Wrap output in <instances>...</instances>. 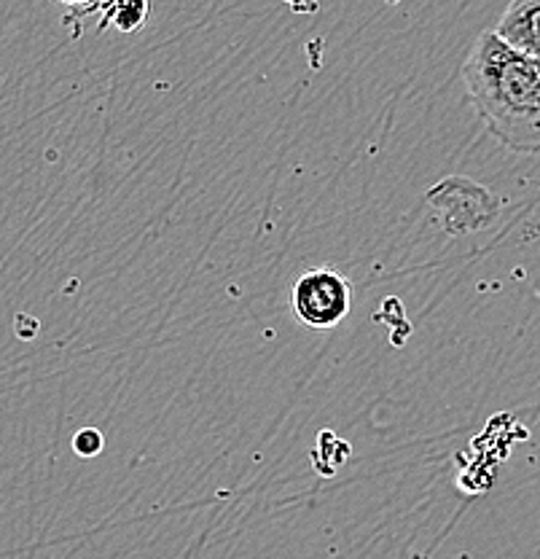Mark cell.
<instances>
[{"instance_id":"6da1fadb","label":"cell","mask_w":540,"mask_h":559,"mask_svg":"<svg viewBox=\"0 0 540 559\" xmlns=\"http://www.w3.org/2000/svg\"><path fill=\"white\" fill-rule=\"evenodd\" d=\"M463 81L468 100L497 143L516 154H540V60L487 31L470 46Z\"/></svg>"},{"instance_id":"7a4b0ae2","label":"cell","mask_w":540,"mask_h":559,"mask_svg":"<svg viewBox=\"0 0 540 559\" xmlns=\"http://www.w3.org/2000/svg\"><path fill=\"white\" fill-rule=\"evenodd\" d=\"M350 280L334 270L304 272L290 288V310L307 329H336L350 314Z\"/></svg>"},{"instance_id":"3957f363","label":"cell","mask_w":540,"mask_h":559,"mask_svg":"<svg viewBox=\"0 0 540 559\" xmlns=\"http://www.w3.org/2000/svg\"><path fill=\"white\" fill-rule=\"evenodd\" d=\"M511 49L540 60V0H511L495 27Z\"/></svg>"},{"instance_id":"277c9868","label":"cell","mask_w":540,"mask_h":559,"mask_svg":"<svg viewBox=\"0 0 540 559\" xmlns=\"http://www.w3.org/2000/svg\"><path fill=\"white\" fill-rule=\"evenodd\" d=\"M148 20V0H110L108 22L121 33H135Z\"/></svg>"},{"instance_id":"5b68a950","label":"cell","mask_w":540,"mask_h":559,"mask_svg":"<svg viewBox=\"0 0 540 559\" xmlns=\"http://www.w3.org/2000/svg\"><path fill=\"white\" fill-rule=\"evenodd\" d=\"M103 447H106V439H103L100 430L95 428L79 430L73 439V450L79 457H97V454L103 452Z\"/></svg>"},{"instance_id":"8992f818","label":"cell","mask_w":540,"mask_h":559,"mask_svg":"<svg viewBox=\"0 0 540 559\" xmlns=\"http://www.w3.org/2000/svg\"><path fill=\"white\" fill-rule=\"evenodd\" d=\"M60 3H65V5H86V3H92V0H60Z\"/></svg>"}]
</instances>
